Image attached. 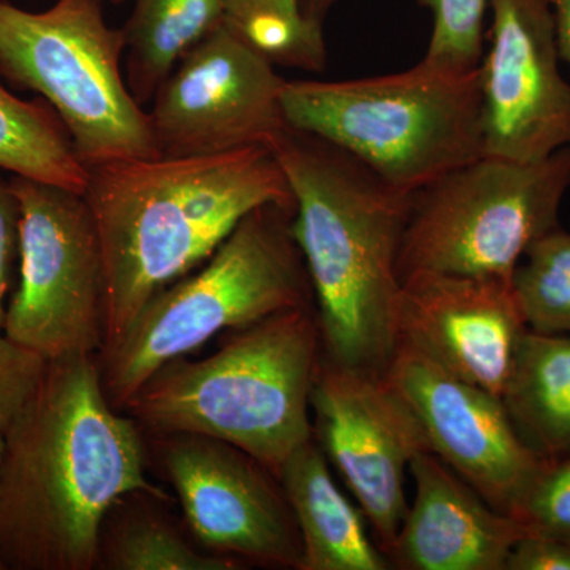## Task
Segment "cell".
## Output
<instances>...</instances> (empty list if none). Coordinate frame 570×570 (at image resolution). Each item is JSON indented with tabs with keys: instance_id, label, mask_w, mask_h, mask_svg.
<instances>
[{
	"instance_id": "6da1fadb",
	"label": "cell",
	"mask_w": 570,
	"mask_h": 570,
	"mask_svg": "<svg viewBox=\"0 0 570 570\" xmlns=\"http://www.w3.org/2000/svg\"><path fill=\"white\" fill-rule=\"evenodd\" d=\"M137 425L108 400L94 356L48 362L6 433L0 570H91L105 520L122 498L167 501L146 479Z\"/></svg>"
},
{
	"instance_id": "7a4b0ae2",
	"label": "cell",
	"mask_w": 570,
	"mask_h": 570,
	"mask_svg": "<svg viewBox=\"0 0 570 570\" xmlns=\"http://www.w3.org/2000/svg\"><path fill=\"white\" fill-rule=\"evenodd\" d=\"M105 268V343L124 335L149 299L189 275L247 214L295 208L269 146L213 156L149 157L88 168Z\"/></svg>"
},
{
	"instance_id": "3957f363",
	"label": "cell",
	"mask_w": 570,
	"mask_h": 570,
	"mask_svg": "<svg viewBox=\"0 0 570 570\" xmlns=\"http://www.w3.org/2000/svg\"><path fill=\"white\" fill-rule=\"evenodd\" d=\"M269 148L294 194L292 234L316 299L325 358L387 373L400 343V254L412 195L316 135L287 126Z\"/></svg>"
},
{
	"instance_id": "277c9868",
	"label": "cell",
	"mask_w": 570,
	"mask_h": 570,
	"mask_svg": "<svg viewBox=\"0 0 570 570\" xmlns=\"http://www.w3.org/2000/svg\"><path fill=\"white\" fill-rule=\"evenodd\" d=\"M322 337L313 306L232 330L200 360L167 363L124 406L157 434L190 433L242 449L279 475L295 450L314 439L311 393Z\"/></svg>"
},
{
	"instance_id": "5b68a950",
	"label": "cell",
	"mask_w": 570,
	"mask_h": 570,
	"mask_svg": "<svg viewBox=\"0 0 570 570\" xmlns=\"http://www.w3.org/2000/svg\"><path fill=\"white\" fill-rule=\"evenodd\" d=\"M294 213L269 204L247 214L204 264L149 299L124 335L100 351L97 365L112 406L124 409L159 367L213 336L313 306L292 234Z\"/></svg>"
},
{
	"instance_id": "8992f818",
	"label": "cell",
	"mask_w": 570,
	"mask_h": 570,
	"mask_svg": "<svg viewBox=\"0 0 570 570\" xmlns=\"http://www.w3.org/2000/svg\"><path fill=\"white\" fill-rule=\"evenodd\" d=\"M285 121L414 195L483 156L479 69H412L344 81H287Z\"/></svg>"
},
{
	"instance_id": "52a82bcc",
	"label": "cell",
	"mask_w": 570,
	"mask_h": 570,
	"mask_svg": "<svg viewBox=\"0 0 570 570\" xmlns=\"http://www.w3.org/2000/svg\"><path fill=\"white\" fill-rule=\"evenodd\" d=\"M122 55L102 0H58L45 11L0 0V73L47 100L86 168L160 156Z\"/></svg>"
},
{
	"instance_id": "ba28073f",
	"label": "cell",
	"mask_w": 570,
	"mask_h": 570,
	"mask_svg": "<svg viewBox=\"0 0 570 570\" xmlns=\"http://www.w3.org/2000/svg\"><path fill=\"white\" fill-rule=\"evenodd\" d=\"M570 146L534 163L480 156L411 197L401 281L414 273L512 279L532 243L560 227Z\"/></svg>"
},
{
	"instance_id": "9c48e42d",
	"label": "cell",
	"mask_w": 570,
	"mask_h": 570,
	"mask_svg": "<svg viewBox=\"0 0 570 570\" xmlns=\"http://www.w3.org/2000/svg\"><path fill=\"white\" fill-rule=\"evenodd\" d=\"M20 202V281L3 335L47 362L91 355L105 343V268L81 194L11 175Z\"/></svg>"
},
{
	"instance_id": "30bf717a",
	"label": "cell",
	"mask_w": 570,
	"mask_h": 570,
	"mask_svg": "<svg viewBox=\"0 0 570 570\" xmlns=\"http://www.w3.org/2000/svg\"><path fill=\"white\" fill-rule=\"evenodd\" d=\"M275 63L227 21L159 86L148 112L160 156H213L265 145L287 127Z\"/></svg>"
},
{
	"instance_id": "8fae6325",
	"label": "cell",
	"mask_w": 570,
	"mask_h": 570,
	"mask_svg": "<svg viewBox=\"0 0 570 570\" xmlns=\"http://www.w3.org/2000/svg\"><path fill=\"white\" fill-rule=\"evenodd\" d=\"M311 409L321 448L365 513L387 557L407 512L406 471L428 449L406 401L385 374L336 365L322 356Z\"/></svg>"
},
{
	"instance_id": "7c38bea8",
	"label": "cell",
	"mask_w": 570,
	"mask_h": 570,
	"mask_svg": "<svg viewBox=\"0 0 570 570\" xmlns=\"http://www.w3.org/2000/svg\"><path fill=\"white\" fill-rule=\"evenodd\" d=\"M184 519L212 553L298 569L303 543L279 479L242 449L202 434H160Z\"/></svg>"
},
{
	"instance_id": "4fadbf2b",
	"label": "cell",
	"mask_w": 570,
	"mask_h": 570,
	"mask_svg": "<svg viewBox=\"0 0 570 570\" xmlns=\"http://www.w3.org/2000/svg\"><path fill=\"white\" fill-rule=\"evenodd\" d=\"M479 66L483 156L534 163L570 146V82L549 0H489Z\"/></svg>"
},
{
	"instance_id": "5bb4252c",
	"label": "cell",
	"mask_w": 570,
	"mask_h": 570,
	"mask_svg": "<svg viewBox=\"0 0 570 570\" xmlns=\"http://www.w3.org/2000/svg\"><path fill=\"white\" fill-rule=\"evenodd\" d=\"M385 377L406 401L428 449L491 508L515 515L550 460L520 438L502 397L442 370L397 343Z\"/></svg>"
},
{
	"instance_id": "9a60e30c",
	"label": "cell",
	"mask_w": 570,
	"mask_h": 570,
	"mask_svg": "<svg viewBox=\"0 0 570 570\" xmlns=\"http://www.w3.org/2000/svg\"><path fill=\"white\" fill-rule=\"evenodd\" d=\"M527 330L512 279L414 273L401 285L400 343L499 397Z\"/></svg>"
},
{
	"instance_id": "2e32d148",
	"label": "cell",
	"mask_w": 570,
	"mask_h": 570,
	"mask_svg": "<svg viewBox=\"0 0 570 570\" xmlns=\"http://www.w3.org/2000/svg\"><path fill=\"white\" fill-rule=\"evenodd\" d=\"M414 501L387 558L403 570H505L524 534L430 450L411 461Z\"/></svg>"
},
{
	"instance_id": "e0dca14e",
	"label": "cell",
	"mask_w": 570,
	"mask_h": 570,
	"mask_svg": "<svg viewBox=\"0 0 570 570\" xmlns=\"http://www.w3.org/2000/svg\"><path fill=\"white\" fill-rule=\"evenodd\" d=\"M302 535L299 570H389L370 538L366 517L336 485L328 459L314 439L292 453L279 475Z\"/></svg>"
},
{
	"instance_id": "ac0fdd59",
	"label": "cell",
	"mask_w": 570,
	"mask_h": 570,
	"mask_svg": "<svg viewBox=\"0 0 570 570\" xmlns=\"http://www.w3.org/2000/svg\"><path fill=\"white\" fill-rule=\"evenodd\" d=\"M502 403L520 438L542 459L570 455V335L527 330Z\"/></svg>"
},
{
	"instance_id": "d6986e66",
	"label": "cell",
	"mask_w": 570,
	"mask_h": 570,
	"mask_svg": "<svg viewBox=\"0 0 570 570\" xmlns=\"http://www.w3.org/2000/svg\"><path fill=\"white\" fill-rule=\"evenodd\" d=\"M225 21L224 0H135L124 36V78L141 107L184 56Z\"/></svg>"
},
{
	"instance_id": "ffe728a7",
	"label": "cell",
	"mask_w": 570,
	"mask_h": 570,
	"mask_svg": "<svg viewBox=\"0 0 570 570\" xmlns=\"http://www.w3.org/2000/svg\"><path fill=\"white\" fill-rule=\"evenodd\" d=\"M0 170L85 194L88 168L50 105L28 102L0 85Z\"/></svg>"
},
{
	"instance_id": "44dd1931",
	"label": "cell",
	"mask_w": 570,
	"mask_h": 570,
	"mask_svg": "<svg viewBox=\"0 0 570 570\" xmlns=\"http://www.w3.org/2000/svg\"><path fill=\"white\" fill-rule=\"evenodd\" d=\"M112 570H235L236 558L198 551L153 512H129L119 517L115 530L104 524L99 560Z\"/></svg>"
},
{
	"instance_id": "7402d4cb",
	"label": "cell",
	"mask_w": 570,
	"mask_h": 570,
	"mask_svg": "<svg viewBox=\"0 0 570 570\" xmlns=\"http://www.w3.org/2000/svg\"><path fill=\"white\" fill-rule=\"evenodd\" d=\"M225 21L279 66L322 71L324 32L303 18L299 0H224Z\"/></svg>"
},
{
	"instance_id": "603a6c76",
	"label": "cell",
	"mask_w": 570,
	"mask_h": 570,
	"mask_svg": "<svg viewBox=\"0 0 570 570\" xmlns=\"http://www.w3.org/2000/svg\"><path fill=\"white\" fill-rule=\"evenodd\" d=\"M528 330L570 335V232L554 228L532 243L512 275Z\"/></svg>"
},
{
	"instance_id": "cb8c5ba5",
	"label": "cell",
	"mask_w": 570,
	"mask_h": 570,
	"mask_svg": "<svg viewBox=\"0 0 570 570\" xmlns=\"http://www.w3.org/2000/svg\"><path fill=\"white\" fill-rule=\"evenodd\" d=\"M419 6L433 17L422 61L452 73L478 70L485 51L483 29L489 0H419Z\"/></svg>"
},
{
	"instance_id": "d4e9b609",
	"label": "cell",
	"mask_w": 570,
	"mask_h": 570,
	"mask_svg": "<svg viewBox=\"0 0 570 570\" xmlns=\"http://www.w3.org/2000/svg\"><path fill=\"white\" fill-rule=\"evenodd\" d=\"M513 517L530 534L570 540V455L547 463Z\"/></svg>"
},
{
	"instance_id": "484cf974",
	"label": "cell",
	"mask_w": 570,
	"mask_h": 570,
	"mask_svg": "<svg viewBox=\"0 0 570 570\" xmlns=\"http://www.w3.org/2000/svg\"><path fill=\"white\" fill-rule=\"evenodd\" d=\"M48 362L0 333V431L20 419L40 387Z\"/></svg>"
},
{
	"instance_id": "4316f807",
	"label": "cell",
	"mask_w": 570,
	"mask_h": 570,
	"mask_svg": "<svg viewBox=\"0 0 570 570\" xmlns=\"http://www.w3.org/2000/svg\"><path fill=\"white\" fill-rule=\"evenodd\" d=\"M0 170V333L7 316L11 273L20 254V202L14 194L11 175Z\"/></svg>"
},
{
	"instance_id": "83f0119b",
	"label": "cell",
	"mask_w": 570,
	"mask_h": 570,
	"mask_svg": "<svg viewBox=\"0 0 570 570\" xmlns=\"http://www.w3.org/2000/svg\"><path fill=\"white\" fill-rule=\"evenodd\" d=\"M505 570H570V540L527 532L513 547Z\"/></svg>"
},
{
	"instance_id": "f1b7e54d",
	"label": "cell",
	"mask_w": 570,
	"mask_h": 570,
	"mask_svg": "<svg viewBox=\"0 0 570 570\" xmlns=\"http://www.w3.org/2000/svg\"><path fill=\"white\" fill-rule=\"evenodd\" d=\"M561 61L570 66V0H549Z\"/></svg>"
},
{
	"instance_id": "f546056e",
	"label": "cell",
	"mask_w": 570,
	"mask_h": 570,
	"mask_svg": "<svg viewBox=\"0 0 570 570\" xmlns=\"http://www.w3.org/2000/svg\"><path fill=\"white\" fill-rule=\"evenodd\" d=\"M337 0H299L303 18L311 24L322 28L328 11L335 7Z\"/></svg>"
},
{
	"instance_id": "4dcf8cb0",
	"label": "cell",
	"mask_w": 570,
	"mask_h": 570,
	"mask_svg": "<svg viewBox=\"0 0 570 570\" xmlns=\"http://www.w3.org/2000/svg\"><path fill=\"white\" fill-rule=\"evenodd\" d=\"M6 433H2V431H0V471H2L3 456H6Z\"/></svg>"
},
{
	"instance_id": "1f68e13d",
	"label": "cell",
	"mask_w": 570,
	"mask_h": 570,
	"mask_svg": "<svg viewBox=\"0 0 570 570\" xmlns=\"http://www.w3.org/2000/svg\"><path fill=\"white\" fill-rule=\"evenodd\" d=\"M111 2L121 3L122 0H111Z\"/></svg>"
}]
</instances>
